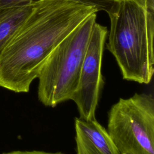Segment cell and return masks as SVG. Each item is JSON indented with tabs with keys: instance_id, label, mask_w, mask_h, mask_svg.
I'll return each mask as SVG.
<instances>
[{
	"instance_id": "7",
	"label": "cell",
	"mask_w": 154,
	"mask_h": 154,
	"mask_svg": "<svg viewBox=\"0 0 154 154\" xmlns=\"http://www.w3.org/2000/svg\"><path fill=\"white\" fill-rule=\"evenodd\" d=\"M36 2H28L0 10V53L26 19Z\"/></svg>"
},
{
	"instance_id": "6",
	"label": "cell",
	"mask_w": 154,
	"mask_h": 154,
	"mask_svg": "<svg viewBox=\"0 0 154 154\" xmlns=\"http://www.w3.org/2000/svg\"><path fill=\"white\" fill-rule=\"evenodd\" d=\"M76 152L81 154H120L107 131L96 119H75Z\"/></svg>"
},
{
	"instance_id": "10",
	"label": "cell",
	"mask_w": 154,
	"mask_h": 154,
	"mask_svg": "<svg viewBox=\"0 0 154 154\" xmlns=\"http://www.w3.org/2000/svg\"><path fill=\"white\" fill-rule=\"evenodd\" d=\"M76 154H81V153H78V152H76Z\"/></svg>"
},
{
	"instance_id": "8",
	"label": "cell",
	"mask_w": 154,
	"mask_h": 154,
	"mask_svg": "<svg viewBox=\"0 0 154 154\" xmlns=\"http://www.w3.org/2000/svg\"><path fill=\"white\" fill-rule=\"evenodd\" d=\"M2 154H64L61 152H47L44 151L32 150V151H13L8 153H4Z\"/></svg>"
},
{
	"instance_id": "3",
	"label": "cell",
	"mask_w": 154,
	"mask_h": 154,
	"mask_svg": "<svg viewBox=\"0 0 154 154\" xmlns=\"http://www.w3.org/2000/svg\"><path fill=\"white\" fill-rule=\"evenodd\" d=\"M97 13L83 22L62 40L45 60L38 76L37 95L46 106L55 107L71 100L79 82L85 50Z\"/></svg>"
},
{
	"instance_id": "4",
	"label": "cell",
	"mask_w": 154,
	"mask_h": 154,
	"mask_svg": "<svg viewBox=\"0 0 154 154\" xmlns=\"http://www.w3.org/2000/svg\"><path fill=\"white\" fill-rule=\"evenodd\" d=\"M107 132L120 154H154V98H120L108 114Z\"/></svg>"
},
{
	"instance_id": "2",
	"label": "cell",
	"mask_w": 154,
	"mask_h": 154,
	"mask_svg": "<svg viewBox=\"0 0 154 154\" xmlns=\"http://www.w3.org/2000/svg\"><path fill=\"white\" fill-rule=\"evenodd\" d=\"M108 50L115 58L123 78L148 84L154 73V12L132 0H114Z\"/></svg>"
},
{
	"instance_id": "5",
	"label": "cell",
	"mask_w": 154,
	"mask_h": 154,
	"mask_svg": "<svg viewBox=\"0 0 154 154\" xmlns=\"http://www.w3.org/2000/svg\"><path fill=\"white\" fill-rule=\"evenodd\" d=\"M107 34L106 27L94 23L83 59L78 85L71 99L77 106L79 117L86 120L96 119L103 85L102 61Z\"/></svg>"
},
{
	"instance_id": "9",
	"label": "cell",
	"mask_w": 154,
	"mask_h": 154,
	"mask_svg": "<svg viewBox=\"0 0 154 154\" xmlns=\"http://www.w3.org/2000/svg\"><path fill=\"white\" fill-rule=\"evenodd\" d=\"M148 10L154 12V0H132Z\"/></svg>"
},
{
	"instance_id": "1",
	"label": "cell",
	"mask_w": 154,
	"mask_h": 154,
	"mask_svg": "<svg viewBox=\"0 0 154 154\" xmlns=\"http://www.w3.org/2000/svg\"><path fill=\"white\" fill-rule=\"evenodd\" d=\"M94 6L75 0H40L0 53V87L25 93L52 49L88 16Z\"/></svg>"
}]
</instances>
